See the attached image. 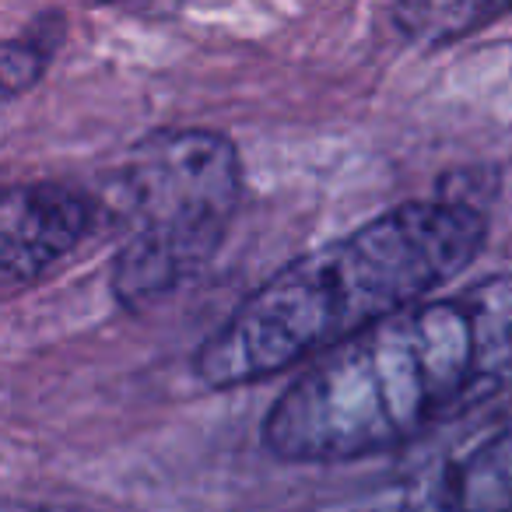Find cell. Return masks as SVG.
Here are the masks:
<instances>
[{"instance_id":"cell-2","label":"cell","mask_w":512,"mask_h":512,"mask_svg":"<svg viewBox=\"0 0 512 512\" xmlns=\"http://www.w3.org/2000/svg\"><path fill=\"white\" fill-rule=\"evenodd\" d=\"M488 239V218L467 197L407 200L281 267L193 355L211 390L264 383L323 358L376 323L428 302L460 278Z\"/></svg>"},{"instance_id":"cell-1","label":"cell","mask_w":512,"mask_h":512,"mask_svg":"<svg viewBox=\"0 0 512 512\" xmlns=\"http://www.w3.org/2000/svg\"><path fill=\"white\" fill-rule=\"evenodd\" d=\"M512 383V274H488L376 323L316 358L264 418L285 463L397 449Z\"/></svg>"},{"instance_id":"cell-4","label":"cell","mask_w":512,"mask_h":512,"mask_svg":"<svg viewBox=\"0 0 512 512\" xmlns=\"http://www.w3.org/2000/svg\"><path fill=\"white\" fill-rule=\"evenodd\" d=\"M99 204L64 183L11 186L0 204V278L32 285L88 239Z\"/></svg>"},{"instance_id":"cell-8","label":"cell","mask_w":512,"mask_h":512,"mask_svg":"<svg viewBox=\"0 0 512 512\" xmlns=\"http://www.w3.org/2000/svg\"><path fill=\"white\" fill-rule=\"evenodd\" d=\"M4 512H92V509H81V505H22V502H11V505H4Z\"/></svg>"},{"instance_id":"cell-7","label":"cell","mask_w":512,"mask_h":512,"mask_svg":"<svg viewBox=\"0 0 512 512\" xmlns=\"http://www.w3.org/2000/svg\"><path fill=\"white\" fill-rule=\"evenodd\" d=\"M46 67V50L36 46L29 36L25 39H8L0 46V81H4V95L15 99L18 92L32 88L39 81Z\"/></svg>"},{"instance_id":"cell-3","label":"cell","mask_w":512,"mask_h":512,"mask_svg":"<svg viewBox=\"0 0 512 512\" xmlns=\"http://www.w3.org/2000/svg\"><path fill=\"white\" fill-rule=\"evenodd\" d=\"M239 151L214 130H158L116 176L113 197L127 235L113 260V295L148 309L200 271L239 207Z\"/></svg>"},{"instance_id":"cell-5","label":"cell","mask_w":512,"mask_h":512,"mask_svg":"<svg viewBox=\"0 0 512 512\" xmlns=\"http://www.w3.org/2000/svg\"><path fill=\"white\" fill-rule=\"evenodd\" d=\"M439 495L449 512H512V418L449 463Z\"/></svg>"},{"instance_id":"cell-6","label":"cell","mask_w":512,"mask_h":512,"mask_svg":"<svg viewBox=\"0 0 512 512\" xmlns=\"http://www.w3.org/2000/svg\"><path fill=\"white\" fill-rule=\"evenodd\" d=\"M509 11V4H498V0H477V4H397L390 11V18L407 39L435 46L484 29L495 18H505Z\"/></svg>"}]
</instances>
